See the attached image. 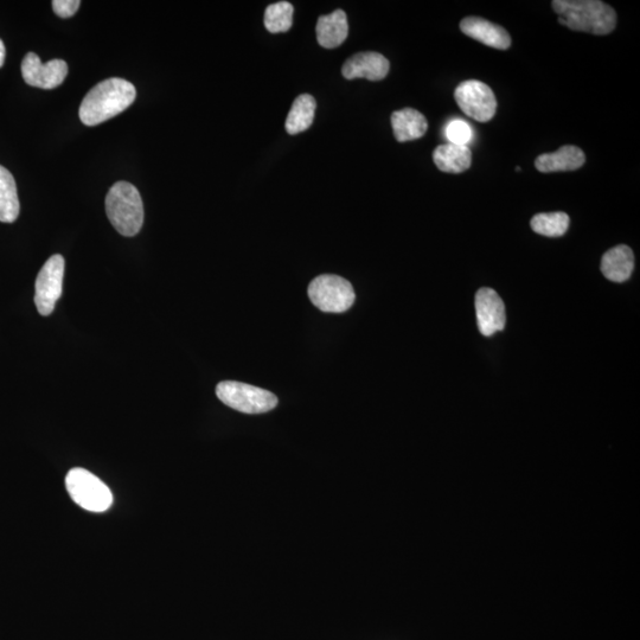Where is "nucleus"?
Returning <instances> with one entry per match:
<instances>
[{
	"mask_svg": "<svg viewBox=\"0 0 640 640\" xmlns=\"http://www.w3.org/2000/svg\"><path fill=\"white\" fill-rule=\"evenodd\" d=\"M136 87L123 79H108L89 91L80 106V119L87 126H96L117 117L136 100Z\"/></svg>",
	"mask_w": 640,
	"mask_h": 640,
	"instance_id": "1",
	"label": "nucleus"
},
{
	"mask_svg": "<svg viewBox=\"0 0 640 640\" xmlns=\"http://www.w3.org/2000/svg\"><path fill=\"white\" fill-rule=\"evenodd\" d=\"M559 23L574 31L605 36L617 27L616 11L599 0H554Z\"/></svg>",
	"mask_w": 640,
	"mask_h": 640,
	"instance_id": "2",
	"label": "nucleus"
},
{
	"mask_svg": "<svg viewBox=\"0 0 640 640\" xmlns=\"http://www.w3.org/2000/svg\"><path fill=\"white\" fill-rule=\"evenodd\" d=\"M106 213L119 234L128 238L137 235L144 223L143 200L137 188L127 182L115 183L106 197Z\"/></svg>",
	"mask_w": 640,
	"mask_h": 640,
	"instance_id": "3",
	"label": "nucleus"
},
{
	"mask_svg": "<svg viewBox=\"0 0 640 640\" xmlns=\"http://www.w3.org/2000/svg\"><path fill=\"white\" fill-rule=\"evenodd\" d=\"M66 488L69 496L82 509L105 512L112 507L113 495L110 488L92 472L81 467L68 472Z\"/></svg>",
	"mask_w": 640,
	"mask_h": 640,
	"instance_id": "4",
	"label": "nucleus"
},
{
	"mask_svg": "<svg viewBox=\"0 0 640 640\" xmlns=\"http://www.w3.org/2000/svg\"><path fill=\"white\" fill-rule=\"evenodd\" d=\"M216 395L224 405L245 414L267 413L278 406V398L273 393L241 382L219 383Z\"/></svg>",
	"mask_w": 640,
	"mask_h": 640,
	"instance_id": "5",
	"label": "nucleus"
},
{
	"mask_svg": "<svg viewBox=\"0 0 640 640\" xmlns=\"http://www.w3.org/2000/svg\"><path fill=\"white\" fill-rule=\"evenodd\" d=\"M309 298L320 311L342 313L355 303L354 287L338 275L324 274L311 281Z\"/></svg>",
	"mask_w": 640,
	"mask_h": 640,
	"instance_id": "6",
	"label": "nucleus"
},
{
	"mask_svg": "<svg viewBox=\"0 0 640 640\" xmlns=\"http://www.w3.org/2000/svg\"><path fill=\"white\" fill-rule=\"evenodd\" d=\"M454 99L467 117L488 123L494 119L497 111V100L494 91L484 82L469 80L460 83L454 91Z\"/></svg>",
	"mask_w": 640,
	"mask_h": 640,
	"instance_id": "7",
	"label": "nucleus"
},
{
	"mask_svg": "<svg viewBox=\"0 0 640 640\" xmlns=\"http://www.w3.org/2000/svg\"><path fill=\"white\" fill-rule=\"evenodd\" d=\"M64 258L60 254L51 256L44 264L35 285V304L42 316H49L55 310L57 300L62 296Z\"/></svg>",
	"mask_w": 640,
	"mask_h": 640,
	"instance_id": "8",
	"label": "nucleus"
},
{
	"mask_svg": "<svg viewBox=\"0 0 640 640\" xmlns=\"http://www.w3.org/2000/svg\"><path fill=\"white\" fill-rule=\"evenodd\" d=\"M68 75V64L53 60L43 64L35 53H29L22 62V76L29 86L54 89L62 85Z\"/></svg>",
	"mask_w": 640,
	"mask_h": 640,
	"instance_id": "9",
	"label": "nucleus"
},
{
	"mask_svg": "<svg viewBox=\"0 0 640 640\" xmlns=\"http://www.w3.org/2000/svg\"><path fill=\"white\" fill-rule=\"evenodd\" d=\"M477 323L480 334L485 337L495 335L503 331L507 316L501 297L492 288L484 287L476 294Z\"/></svg>",
	"mask_w": 640,
	"mask_h": 640,
	"instance_id": "10",
	"label": "nucleus"
},
{
	"mask_svg": "<svg viewBox=\"0 0 640 640\" xmlns=\"http://www.w3.org/2000/svg\"><path fill=\"white\" fill-rule=\"evenodd\" d=\"M390 63L383 55L368 51L358 53L344 63L342 73L345 79H367L381 81L389 73Z\"/></svg>",
	"mask_w": 640,
	"mask_h": 640,
	"instance_id": "11",
	"label": "nucleus"
},
{
	"mask_svg": "<svg viewBox=\"0 0 640 640\" xmlns=\"http://www.w3.org/2000/svg\"><path fill=\"white\" fill-rule=\"evenodd\" d=\"M460 30L466 36L491 48L507 50L511 46L509 32L484 18L466 17L460 22Z\"/></svg>",
	"mask_w": 640,
	"mask_h": 640,
	"instance_id": "12",
	"label": "nucleus"
},
{
	"mask_svg": "<svg viewBox=\"0 0 640 640\" xmlns=\"http://www.w3.org/2000/svg\"><path fill=\"white\" fill-rule=\"evenodd\" d=\"M586 156L578 146L566 145L553 153H544L536 158V169L543 174L549 172L575 171L584 166Z\"/></svg>",
	"mask_w": 640,
	"mask_h": 640,
	"instance_id": "13",
	"label": "nucleus"
},
{
	"mask_svg": "<svg viewBox=\"0 0 640 640\" xmlns=\"http://www.w3.org/2000/svg\"><path fill=\"white\" fill-rule=\"evenodd\" d=\"M635 268V255L632 249L620 245L610 249L601 260V272L613 283H624L629 280Z\"/></svg>",
	"mask_w": 640,
	"mask_h": 640,
	"instance_id": "14",
	"label": "nucleus"
},
{
	"mask_svg": "<svg viewBox=\"0 0 640 640\" xmlns=\"http://www.w3.org/2000/svg\"><path fill=\"white\" fill-rule=\"evenodd\" d=\"M349 24L343 10H336L330 15L319 17L317 23V40L320 46L334 49L347 40Z\"/></svg>",
	"mask_w": 640,
	"mask_h": 640,
	"instance_id": "15",
	"label": "nucleus"
},
{
	"mask_svg": "<svg viewBox=\"0 0 640 640\" xmlns=\"http://www.w3.org/2000/svg\"><path fill=\"white\" fill-rule=\"evenodd\" d=\"M394 136L400 143L412 142L425 136L428 130L424 114L413 108H405L392 114Z\"/></svg>",
	"mask_w": 640,
	"mask_h": 640,
	"instance_id": "16",
	"label": "nucleus"
},
{
	"mask_svg": "<svg viewBox=\"0 0 640 640\" xmlns=\"http://www.w3.org/2000/svg\"><path fill=\"white\" fill-rule=\"evenodd\" d=\"M433 160L437 168L446 174H462L470 169L472 153L467 146L440 145L433 152Z\"/></svg>",
	"mask_w": 640,
	"mask_h": 640,
	"instance_id": "17",
	"label": "nucleus"
},
{
	"mask_svg": "<svg viewBox=\"0 0 640 640\" xmlns=\"http://www.w3.org/2000/svg\"><path fill=\"white\" fill-rule=\"evenodd\" d=\"M316 100L310 94H303L294 100L286 119V131L290 134L302 133L310 128L315 119Z\"/></svg>",
	"mask_w": 640,
	"mask_h": 640,
	"instance_id": "18",
	"label": "nucleus"
},
{
	"mask_svg": "<svg viewBox=\"0 0 640 640\" xmlns=\"http://www.w3.org/2000/svg\"><path fill=\"white\" fill-rule=\"evenodd\" d=\"M19 200L14 176L0 165V222L12 223L18 219Z\"/></svg>",
	"mask_w": 640,
	"mask_h": 640,
	"instance_id": "19",
	"label": "nucleus"
},
{
	"mask_svg": "<svg viewBox=\"0 0 640 640\" xmlns=\"http://www.w3.org/2000/svg\"><path fill=\"white\" fill-rule=\"evenodd\" d=\"M569 216L566 213L537 214L531 219L530 227L536 234L548 236V238H560L569 228Z\"/></svg>",
	"mask_w": 640,
	"mask_h": 640,
	"instance_id": "20",
	"label": "nucleus"
},
{
	"mask_svg": "<svg viewBox=\"0 0 640 640\" xmlns=\"http://www.w3.org/2000/svg\"><path fill=\"white\" fill-rule=\"evenodd\" d=\"M294 8L291 3H274L266 9L265 27L272 34L286 32L291 29L293 23Z\"/></svg>",
	"mask_w": 640,
	"mask_h": 640,
	"instance_id": "21",
	"label": "nucleus"
},
{
	"mask_svg": "<svg viewBox=\"0 0 640 640\" xmlns=\"http://www.w3.org/2000/svg\"><path fill=\"white\" fill-rule=\"evenodd\" d=\"M446 137L450 140V144L466 146L472 138V130L465 121L453 120L446 127Z\"/></svg>",
	"mask_w": 640,
	"mask_h": 640,
	"instance_id": "22",
	"label": "nucleus"
},
{
	"mask_svg": "<svg viewBox=\"0 0 640 640\" xmlns=\"http://www.w3.org/2000/svg\"><path fill=\"white\" fill-rule=\"evenodd\" d=\"M51 5H53L54 12L57 16L69 18L78 12L81 2H79V0H54Z\"/></svg>",
	"mask_w": 640,
	"mask_h": 640,
	"instance_id": "23",
	"label": "nucleus"
},
{
	"mask_svg": "<svg viewBox=\"0 0 640 640\" xmlns=\"http://www.w3.org/2000/svg\"><path fill=\"white\" fill-rule=\"evenodd\" d=\"M5 56H6V50H5L4 42L0 40V68L4 66Z\"/></svg>",
	"mask_w": 640,
	"mask_h": 640,
	"instance_id": "24",
	"label": "nucleus"
}]
</instances>
